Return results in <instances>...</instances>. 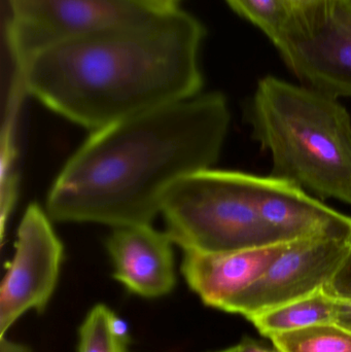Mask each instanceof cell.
Instances as JSON below:
<instances>
[{"mask_svg":"<svg viewBox=\"0 0 351 352\" xmlns=\"http://www.w3.org/2000/svg\"><path fill=\"white\" fill-rule=\"evenodd\" d=\"M8 3L5 37L14 72L54 45L138 24L166 12L142 0H8Z\"/></svg>","mask_w":351,"mask_h":352,"instance_id":"cell-5","label":"cell"},{"mask_svg":"<svg viewBox=\"0 0 351 352\" xmlns=\"http://www.w3.org/2000/svg\"><path fill=\"white\" fill-rule=\"evenodd\" d=\"M129 328L105 304L93 306L78 328V352H129Z\"/></svg>","mask_w":351,"mask_h":352,"instance_id":"cell-13","label":"cell"},{"mask_svg":"<svg viewBox=\"0 0 351 352\" xmlns=\"http://www.w3.org/2000/svg\"><path fill=\"white\" fill-rule=\"evenodd\" d=\"M233 351L234 352H280L278 349L274 347V349H267L263 345L258 343L257 341L253 339L245 338L241 341L236 346H233Z\"/></svg>","mask_w":351,"mask_h":352,"instance_id":"cell-17","label":"cell"},{"mask_svg":"<svg viewBox=\"0 0 351 352\" xmlns=\"http://www.w3.org/2000/svg\"><path fill=\"white\" fill-rule=\"evenodd\" d=\"M337 324H340V326L346 327V328L351 330V303L348 305V308L346 309V311L341 314L339 320H338Z\"/></svg>","mask_w":351,"mask_h":352,"instance_id":"cell-21","label":"cell"},{"mask_svg":"<svg viewBox=\"0 0 351 352\" xmlns=\"http://www.w3.org/2000/svg\"><path fill=\"white\" fill-rule=\"evenodd\" d=\"M324 292L340 301L351 303V246Z\"/></svg>","mask_w":351,"mask_h":352,"instance_id":"cell-16","label":"cell"},{"mask_svg":"<svg viewBox=\"0 0 351 352\" xmlns=\"http://www.w3.org/2000/svg\"><path fill=\"white\" fill-rule=\"evenodd\" d=\"M351 246L334 238L295 241L270 268L225 308L228 314L253 316L321 291Z\"/></svg>","mask_w":351,"mask_h":352,"instance_id":"cell-8","label":"cell"},{"mask_svg":"<svg viewBox=\"0 0 351 352\" xmlns=\"http://www.w3.org/2000/svg\"><path fill=\"white\" fill-rule=\"evenodd\" d=\"M161 212L183 252L226 254L278 243L262 221L247 173L210 168L185 176L167 192Z\"/></svg>","mask_w":351,"mask_h":352,"instance_id":"cell-4","label":"cell"},{"mask_svg":"<svg viewBox=\"0 0 351 352\" xmlns=\"http://www.w3.org/2000/svg\"><path fill=\"white\" fill-rule=\"evenodd\" d=\"M235 12L253 22L275 43L294 19L290 0H227Z\"/></svg>","mask_w":351,"mask_h":352,"instance_id":"cell-15","label":"cell"},{"mask_svg":"<svg viewBox=\"0 0 351 352\" xmlns=\"http://www.w3.org/2000/svg\"><path fill=\"white\" fill-rule=\"evenodd\" d=\"M350 302L340 301L321 291L249 318L264 336L301 330L317 324H337Z\"/></svg>","mask_w":351,"mask_h":352,"instance_id":"cell-12","label":"cell"},{"mask_svg":"<svg viewBox=\"0 0 351 352\" xmlns=\"http://www.w3.org/2000/svg\"><path fill=\"white\" fill-rule=\"evenodd\" d=\"M262 221L278 243L315 238L350 240L351 217L334 210L288 180L253 175Z\"/></svg>","mask_w":351,"mask_h":352,"instance_id":"cell-9","label":"cell"},{"mask_svg":"<svg viewBox=\"0 0 351 352\" xmlns=\"http://www.w3.org/2000/svg\"><path fill=\"white\" fill-rule=\"evenodd\" d=\"M49 219L36 203L23 215L16 252L0 287V338L27 312L43 314L53 297L64 248Z\"/></svg>","mask_w":351,"mask_h":352,"instance_id":"cell-7","label":"cell"},{"mask_svg":"<svg viewBox=\"0 0 351 352\" xmlns=\"http://www.w3.org/2000/svg\"><path fill=\"white\" fill-rule=\"evenodd\" d=\"M202 23L181 8L54 45L14 72L27 94L95 130L199 94Z\"/></svg>","mask_w":351,"mask_h":352,"instance_id":"cell-2","label":"cell"},{"mask_svg":"<svg viewBox=\"0 0 351 352\" xmlns=\"http://www.w3.org/2000/svg\"><path fill=\"white\" fill-rule=\"evenodd\" d=\"M229 124L224 95L207 93L95 130L54 182L47 214L113 228L150 223L179 180L218 161Z\"/></svg>","mask_w":351,"mask_h":352,"instance_id":"cell-1","label":"cell"},{"mask_svg":"<svg viewBox=\"0 0 351 352\" xmlns=\"http://www.w3.org/2000/svg\"><path fill=\"white\" fill-rule=\"evenodd\" d=\"M172 243L150 223L113 228L106 241L113 278L144 299L169 295L177 285Z\"/></svg>","mask_w":351,"mask_h":352,"instance_id":"cell-10","label":"cell"},{"mask_svg":"<svg viewBox=\"0 0 351 352\" xmlns=\"http://www.w3.org/2000/svg\"><path fill=\"white\" fill-rule=\"evenodd\" d=\"M296 10H306V8H317V6H325L331 3L336 0H290Z\"/></svg>","mask_w":351,"mask_h":352,"instance_id":"cell-19","label":"cell"},{"mask_svg":"<svg viewBox=\"0 0 351 352\" xmlns=\"http://www.w3.org/2000/svg\"><path fill=\"white\" fill-rule=\"evenodd\" d=\"M0 352H33L28 345L3 337L0 338Z\"/></svg>","mask_w":351,"mask_h":352,"instance_id":"cell-18","label":"cell"},{"mask_svg":"<svg viewBox=\"0 0 351 352\" xmlns=\"http://www.w3.org/2000/svg\"><path fill=\"white\" fill-rule=\"evenodd\" d=\"M249 119L271 153L272 176L351 205V119L336 97L266 76Z\"/></svg>","mask_w":351,"mask_h":352,"instance_id":"cell-3","label":"cell"},{"mask_svg":"<svg viewBox=\"0 0 351 352\" xmlns=\"http://www.w3.org/2000/svg\"><path fill=\"white\" fill-rule=\"evenodd\" d=\"M338 1L346 8V12L351 14V0H338Z\"/></svg>","mask_w":351,"mask_h":352,"instance_id":"cell-22","label":"cell"},{"mask_svg":"<svg viewBox=\"0 0 351 352\" xmlns=\"http://www.w3.org/2000/svg\"><path fill=\"white\" fill-rule=\"evenodd\" d=\"M274 45L286 65L311 88L336 98L351 96V14L338 0L296 10Z\"/></svg>","mask_w":351,"mask_h":352,"instance_id":"cell-6","label":"cell"},{"mask_svg":"<svg viewBox=\"0 0 351 352\" xmlns=\"http://www.w3.org/2000/svg\"><path fill=\"white\" fill-rule=\"evenodd\" d=\"M270 339L280 352H351V330L338 324H317Z\"/></svg>","mask_w":351,"mask_h":352,"instance_id":"cell-14","label":"cell"},{"mask_svg":"<svg viewBox=\"0 0 351 352\" xmlns=\"http://www.w3.org/2000/svg\"><path fill=\"white\" fill-rule=\"evenodd\" d=\"M161 10H175L179 8L181 0H142Z\"/></svg>","mask_w":351,"mask_h":352,"instance_id":"cell-20","label":"cell"},{"mask_svg":"<svg viewBox=\"0 0 351 352\" xmlns=\"http://www.w3.org/2000/svg\"><path fill=\"white\" fill-rule=\"evenodd\" d=\"M218 352H234L233 351V347H230V349H224V351H220Z\"/></svg>","mask_w":351,"mask_h":352,"instance_id":"cell-23","label":"cell"},{"mask_svg":"<svg viewBox=\"0 0 351 352\" xmlns=\"http://www.w3.org/2000/svg\"><path fill=\"white\" fill-rule=\"evenodd\" d=\"M292 243L271 244L226 254L185 252L181 273L204 305L224 311L226 306L257 281Z\"/></svg>","mask_w":351,"mask_h":352,"instance_id":"cell-11","label":"cell"}]
</instances>
